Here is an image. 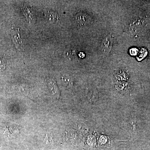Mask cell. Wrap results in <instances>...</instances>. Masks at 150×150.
<instances>
[{
    "mask_svg": "<svg viewBox=\"0 0 150 150\" xmlns=\"http://www.w3.org/2000/svg\"><path fill=\"white\" fill-rule=\"evenodd\" d=\"M25 16L30 24H34L36 22V16L34 9L25 6L23 8Z\"/></svg>",
    "mask_w": 150,
    "mask_h": 150,
    "instance_id": "277c9868",
    "label": "cell"
},
{
    "mask_svg": "<svg viewBox=\"0 0 150 150\" xmlns=\"http://www.w3.org/2000/svg\"><path fill=\"white\" fill-rule=\"evenodd\" d=\"M47 83L49 88L52 92L54 95L59 94L58 92V87H57V85L56 84L55 81L52 79H48L47 80Z\"/></svg>",
    "mask_w": 150,
    "mask_h": 150,
    "instance_id": "ba28073f",
    "label": "cell"
},
{
    "mask_svg": "<svg viewBox=\"0 0 150 150\" xmlns=\"http://www.w3.org/2000/svg\"><path fill=\"white\" fill-rule=\"evenodd\" d=\"M11 33L13 41L18 51H21L22 49L23 43L21 38L19 29L18 28H13Z\"/></svg>",
    "mask_w": 150,
    "mask_h": 150,
    "instance_id": "7a4b0ae2",
    "label": "cell"
},
{
    "mask_svg": "<svg viewBox=\"0 0 150 150\" xmlns=\"http://www.w3.org/2000/svg\"><path fill=\"white\" fill-rule=\"evenodd\" d=\"M47 17L49 21L53 23H55L58 21L60 20L59 15L57 13L54 11H48Z\"/></svg>",
    "mask_w": 150,
    "mask_h": 150,
    "instance_id": "9c48e42d",
    "label": "cell"
},
{
    "mask_svg": "<svg viewBox=\"0 0 150 150\" xmlns=\"http://www.w3.org/2000/svg\"><path fill=\"white\" fill-rule=\"evenodd\" d=\"M98 93L97 90L94 88H91L87 93V98L91 103L96 102L98 99Z\"/></svg>",
    "mask_w": 150,
    "mask_h": 150,
    "instance_id": "8992f818",
    "label": "cell"
},
{
    "mask_svg": "<svg viewBox=\"0 0 150 150\" xmlns=\"http://www.w3.org/2000/svg\"><path fill=\"white\" fill-rule=\"evenodd\" d=\"M7 61L4 57H0V71H4L6 67Z\"/></svg>",
    "mask_w": 150,
    "mask_h": 150,
    "instance_id": "30bf717a",
    "label": "cell"
},
{
    "mask_svg": "<svg viewBox=\"0 0 150 150\" xmlns=\"http://www.w3.org/2000/svg\"><path fill=\"white\" fill-rule=\"evenodd\" d=\"M75 19L81 26H86L91 24V22L90 16L84 12H79L76 14Z\"/></svg>",
    "mask_w": 150,
    "mask_h": 150,
    "instance_id": "3957f363",
    "label": "cell"
},
{
    "mask_svg": "<svg viewBox=\"0 0 150 150\" xmlns=\"http://www.w3.org/2000/svg\"><path fill=\"white\" fill-rule=\"evenodd\" d=\"M113 43V37L110 34H108L103 38L101 43V52L105 55H108L110 53Z\"/></svg>",
    "mask_w": 150,
    "mask_h": 150,
    "instance_id": "6da1fadb",
    "label": "cell"
},
{
    "mask_svg": "<svg viewBox=\"0 0 150 150\" xmlns=\"http://www.w3.org/2000/svg\"><path fill=\"white\" fill-rule=\"evenodd\" d=\"M62 80L66 88L70 90L73 84L71 76L67 74H65L62 76Z\"/></svg>",
    "mask_w": 150,
    "mask_h": 150,
    "instance_id": "52a82bcc",
    "label": "cell"
},
{
    "mask_svg": "<svg viewBox=\"0 0 150 150\" xmlns=\"http://www.w3.org/2000/svg\"><path fill=\"white\" fill-rule=\"evenodd\" d=\"M64 56L71 62H76L79 60V54L76 48H71L66 50Z\"/></svg>",
    "mask_w": 150,
    "mask_h": 150,
    "instance_id": "5b68a950",
    "label": "cell"
}]
</instances>
